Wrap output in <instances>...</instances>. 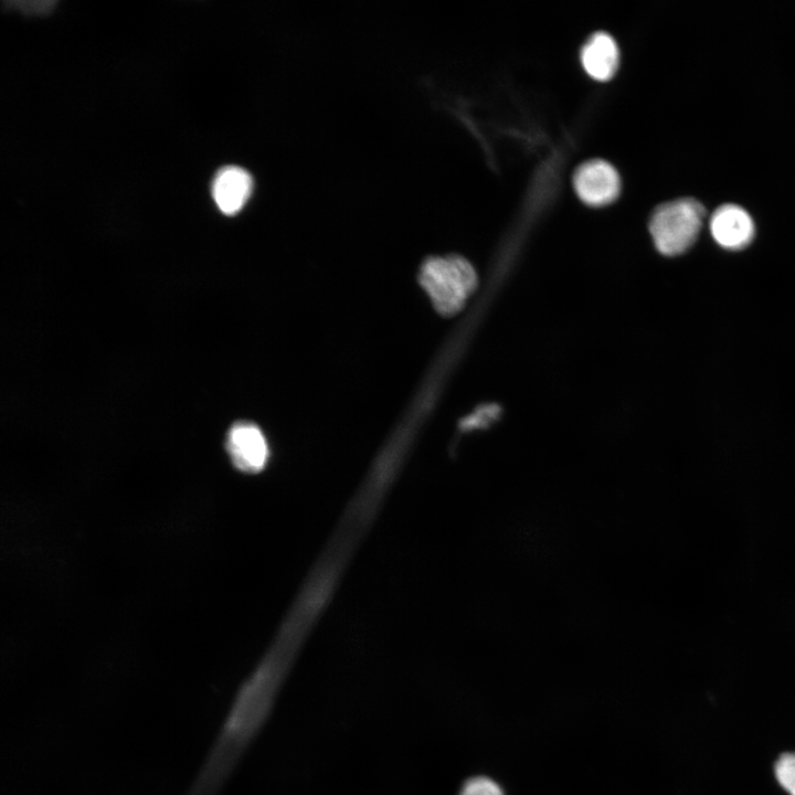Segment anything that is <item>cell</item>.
<instances>
[{"label":"cell","instance_id":"obj_3","mask_svg":"<svg viewBox=\"0 0 795 795\" xmlns=\"http://www.w3.org/2000/svg\"><path fill=\"white\" fill-rule=\"evenodd\" d=\"M703 218V205L691 198L659 205L649 221V232L656 248L668 256L683 253L697 240Z\"/></svg>","mask_w":795,"mask_h":795},{"label":"cell","instance_id":"obj_2","mask_svg":"<svg viewBox=\"0 0 795 795\" xmlns=\"http://www.w3.org/2000/svg\"><path fill=\"white\" fill-rule=\"evenodd\" d=\"M420 283L435 309L451 316L459 311L477 286L473 266L460 256L431 257L420 272Z\"/></svg>","mask_w":795,"mask_h":795},{"label":"cell","instance_id":"obj_11","mask_svg":"<svg viewBox=\"0 0 795 795\" xmlns=\"http://www.w3.org/2000/svg\"><path fill=\"white\" fill-rule=\"evenodd\" d=\"M498 414V407L495 405H488L478 409L474 414H471L469 417H467L463 425L466 427L470 426H479L483 424H486L488 421L495 417V415Z\"/></svg>","mask_w":795,"mask_h":795},{"label":"cell","instance_id":"obj_10","mask_svg":"<svg viewBox=\"0 0 795 795\" xmlns=\"http://www.w3.org/2000/svg\"><path fill=\"white\" fill-rule=\"evenodd\" d=\"M774 775L778 785L788 795H795V752L783 753L776 760Z\"/></svg>","mask_w":795,"mask_h":795},{"label":"cell","instance_id":"obj_5","mask_svg":"<svg viewBox=\"0 0 795 795\" xmlns=\"http://www.w3.org/2000/svg\"><path fill=\"white\" fill-rule=\"evenodd\" d=\"M226 449L233 465L245 473H257L268 459V446L262 431L252 423L239 422L227 433Z\"/></svg>","mask_w":795,"mask_h":795},{"label":"cell","instance_id":"obj_8","mask_svg":"<svg viewBox=\"0 0 795 795\" xmlns=\"http://www.w3.org/2000/svg\"><path fill=\"white\" fill-rule=\"evenodd\" d=\"M618 46L606 32L592 34L581 51V62L585 72L598 81L610 80L618 67Z\"/></svg>","mask_w":795,"mask_h":795},{"label":"cell","instance_id":"obj_4","mask_svg":"<svg viewBox=\"0 0 795 795\" xmlns=\"http://www.w3.org/2000/svg\"><path fill=\"white\" fill-rule=\"evenodd\" d=\"M573 184L579 198L592 206L614 201L621 188L618 172L603 159H592L580 165L574 172Z\"/></svg>","mask_w":795,"mask_h":795},{"label":"cell","instance_id":"obj_9","mask_svg":"<svg viewBox=\"0 0 795 795\" xmlns=\"http://www.w3.org/2000/svg\"><path fill=\"white\" fill-rule=\"evenodd\" d=\"M457 795H506V792L495 778L486 775H475L462 783Z\"/></svg>","mask_w":795,"mask_h":795},{"label":"cell","instance_id":"obj_7","mask_svg":"<svg viewBox=\"0 0 795 795\" xmlns=\"http://www.w3.org/2000/svg\"><path fill=\"white\" fill-rule=\"evenodd\" d=\"M252 190V176L237 166L221 168L212 181L213 200L226 215L239 213L248 201Z\"/></svg>","mask_w":795,"mask_h":795},{"label":"cell","instance_id":"obj_6","mask_svg":"<svg viewBox=\"0 0 795 795\" xmlns=\"http://www.w3.org/2000/svg\"><path fill=\"white\" fill-rule=\"evenodd\" d=\"M710 232L720 246L728 250H741L753 240L754 223L743 208L728 203L719 206L712 213Z\"/></svg>","mask_w":795,"mask_h":795},{"label":"cell","instance_id":"obj_1","mask_svg":"<svg viewBox=\"0 0 795 795\" xmlns=\"http://www.w3.org/2000/svg\"><path fill=\"white\" fill-rule=\"evenodd\" d=\"M292 658L273 650L241 683L184 795L220 794L271 718Z\"/></svg>","mask_w":795,"mask_h":795}]
</instances>
